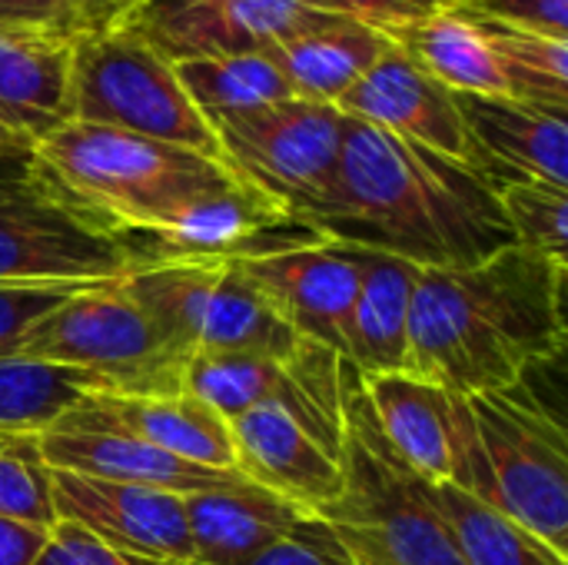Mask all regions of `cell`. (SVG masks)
I'll return each mask as SVG.
<instances>
[{
    "mask_svg": "<svg viewBox=\"0 0 568 565\" xmlns=\"http://www.w3.org/2000/svg\"><path fill=\"white\" fill-rule=\"evenodd\" d=\"M0 519L50 529L57 523L50 466L30 430H0Z\"/></svg>",
    "mask_w": 568,
    "mask_h": 565,
    "instance_id": "cell-30",
    "label": "cell"
},
{
    "mask_svg": "<svg viewBox=\"0 0 568 565\" xmlns=\"http://www.w3.org/2000/svg\"><path fill=\"white\" fill-rule=\"evenodd\" d=\"M346 17L336 0H143L123 30L153 47L163 60L266 53L286 37Z\"/></svg>",
    "mask_w": 568,
    "mask_h": 565,
    "instance_id": "cell-11",
    "label": "cell"
},
{
    "mask_svg": "<svg viewBox=\"0 0 568 565\" xmlns=\"http://www.w3.org/2000/svg\"><path fill=\"white\" fill-rule=\"evenodd\" d=\"M566 270V260L516 243L463 270H423L409 310L406 376L476 396L559 360Z\"/></svg>",
    "mask_w": 568,
    "mask_h": 565,
    "instance_id": "cell-2",
    "label": "cell"
},
{
    "mask_svg": "<svg viewBox=\"0 0 568 565\" xmlns=\"http://www.w3.org/2000/svg\"><path fill=\"white\" fill-rule=\"evenodd\" d=\"M359 383L383 436L406 466L429 483H453V393L406 373L359 376Z\"/></svg>",
    "mask_w": 568,
    "mask_h": 565,
    "instance_id": "cell-25",
    "label": "cell"
},
{
    "mask_svg": "<svg viewBox=\"0 0 568 565\" xmlns=\"http://www.w3.org/2000/svg\"><path fill=\"white\" fill-rule=\"evenodd\" d=\"M456 103L493 186L542 180L568 190V110L476 93H456Z\"/></svg>",
    "mask_w": 568,
    "mask_h": 565,
    "instance_id": "cell-18",
    "label": "cell"
},
{
    "mask_svg": "<svg viewBox=\"0 0 568 565\" xmlns=\"http://www.w3.org/2000/svg\"><path fill=\"white\" fill-rule=\"evenodd\" d=\"M140 3L143 0H73V13L80 33H103L123 27Z\"/></svg>",
    "mask_w": 568,
    "mask_h": 565,
    "instance_id": "cell-38",
    "label": "cell"
},
{
    "mask_svg": "<svg viewBox=\"0 0 568 565\" xmlns=\"http://www.w3.org/2000/svg\"><path fill=\"white\" fill-rule=\"evenodd\" d=\"M73 120L173 143L220 160L216 137L183 93L176 70L130 30L73 37Z\"/></svg>",
    "mask_w": 568,
    "mask_h": 565,
    "instance_id": "cell-8",
    "label": "cell"
},
{
    "mask_svg": "<svg viewBox=\"0 0 568 565\" xmlns=\"http://www.w3.org/2000/svg\"><path fill=\"white\" fill-rule=\"evenodd\" d=\"M50 496L57 519L87 529L113 549L153 563H193L183 496L176 493L50 470Z\"/></svg>",
    "mask_w": 568,
    "mask_h": 565,
    "instance_id": "cell-14",
    "label": "cell"
},
{
    "mask_svg": "<svg viewBox=\"0 0 568 565\" xmlns=\"http://www.w3.org/2000/svg\"><path fill=\"white\" fill-rule=\"evenodd\" d=\"M183 513L193 546L190 565L250 563L310 516L250 480L190 493L183 496Z\"/></svg>",
    "mask_w": 568,
    "mask_h": 565,
    "instance_id": "cell-21",
    "label": "cell"
},
{
    "mask_svg": "<svg viewBox=\"0 0 568 565\" xmlns=\"http://www.w3.org/2000/svg\"><path fill=\"white\" fill-rule=\"evenodd\" d=\"M30 565H166L153 563V559H140V556H130L123 549H113L106 546L103 539L90 536L87 529L67 523V519H57L50 529H47V539L37 553V559Z\"/></svg>",
    "mask_w": 568,
    "mask_h": 565,
    "instance_id": "cell-34",
    "label": "cell"
},
{
    "mask_svg": "<svg viewBox=\"0 0 568 565\" xmlns=\"http://www.w3.org/2000/svg\"><path fill=\"white\" fill-rule=\"evenodd\" d=\"M469 10L519 30L568 40V0H459Z\"/></svg>",
    "mask_w": 568,
    "mask_h": 565,
    "instance_id": "cell-35",
    "label": "cell"
},
{
    "mask_svg": "<svg viewBox=\"0 0 568 565\" xmlns=\"http://www.w3.org/2000/svg\"><path fill=\"white\" fill-rule=\"evenodd\" d=\"M366 250L310 240L273 253L236 260L243 276L306 343L346 353V323L363 283Z\"/></svg>",
    "mask_w": 568,
    "mask_h": 565,
    "instance_id": "cell-12",
    "label": "cell"
},
{
    "mask_svg": "<svg viewBox=\"0 0 568 565\" xmlns=\"http://www.w3.org/2000/svg\"><path fill=\"white\" fill-rule=\"evenodd\" d=\"M343 7L346 17L353 20H363L369 27H379L383 33H389L393 27L413 20V17H423L436 7H449V3H459V0H336Z\"/></svg>",
    "mask_w": 568,
    "mask_h": 565,
    "instance_id": "cell-37",
    "label": "cell"
},
{
    "mask_svg": "<svg viewBox=\"0 0 568 565\" xmlns=\"http://www.w3.org/2000/svg\"><path fill=\"white\" fill-rule=\"evenodd\" d=\"M100 283H43V280H0V356L17 353L20 340L60 303Z\"/></svg>",
    "mask_w": 568,
    "mask_h": 565,
    "instance_id": "cell-32",
    "label": "cell"
},
{
    "mask_svg": "<svg viewBox=\"0 0 568 565\" xmlns=\"http://www.w3.org/2000/svg\"><path fill=\"white\" fill-rule=\"evenodd\" d=\"M343 493L320 513L353 565H466L433 483L383 436L359 376L343 383Z\"/></svg>",
    "mask_w": 568,
    "mask_h": 565,
    "instance_id": "cell-5",
    "label": "cell"
},
{
    "mask_svg": "<svg viewBox=\"0 0 568 565\" xmlns=\"http://www.w3.org/2000/svg\"><path fill=\"white\" fill-rule=\"evenodd\" d=\"M57 430L123 433L173 453L186 463L236 473L230 423L190 393L170 396H100L87 393L57 423Z\"/></svg>",
    "mask_w": 568,
    "mask_h": 565,
    "instance_id": "cell-16",
    "label": "cell"
},
{
    "mask_svg": "<svg viewBox=\"0 0 568 565\" xmlns=\"http://www.w3.org/2000/svg\"><path fill=\"white\" fill-rule=\"evenodd\" d=\"M133 300L183 353L286 356L300 336L276 316L236 260H183L133 270Z\"/></svg>",
    "mask_w": 568,
    "mask_h": 565,
    "instance_id": "cell-10",
    "label": "cell"
},
{
    "mask_svg": "<svg viewBox=\"0 0 568 565\" xmlns=\"http://www.w3.org/2000/svg\"><path fill=\"white\" fill-rule=\"evenodd\" d=\"M43 463L60 473L93 476L106 483L126 486H153L176 496L203 493L233 486L243 476L230 470H210L186 463L173 453H163L150 443H140L123 433H100V430H57L47 426L37 433Z\"/></svg>",
    "mask_w": 568,
    "mask_h": 565,
    "instance_id": "cell-20",
    "label": "cell"
},
{
    "mask_svg": "<svg viewBox=\"0 0 568 565\" xmlns=\"http://www.w3.org/2000/svg\"><path fill=\"white\" fill-rule=\"evenodd\" d=\"M453 486L503 509L568 559V440L529 383L463 396Z\"/></svg>",
    "mask_w": 568,
    "mask_h": 565,
    "instance_id": "cell-4",
    "label": "cell"
},
{
    "mask_svg": "<svg viewBox=\"0 0 568 565\" xmlns=\"http://www.w3.org/2000/svg\"><path fill=\"white\" fill-rule=\"evenodd\" d=\"M499 210L513 230V243L566 260L568 190L542 180H509L496 186ZM568 263V260H566Z\"/></svg>",
    "mask_w": 568,
    "mask_h": 565,
    "instance_id": "cell-31",
    "label": "cell"
},
{
    "mask_svg": "<svg viewBox=\"0 0 568 565\" xmlns=\"http://www.w3.org/2000/svg\"><path fill=\"white\" fill-rule=\"evenodd\" d=\"M476 17L499 53L513 100L568 110V40L519 30L483 13Z\"/></svg>",
    "mask_w": 568,
    "mask_h": 565,
    "instance_id": "cell-28",
    "label": "cell"
},
{
    "mask_svg": "<svg viewBox=\"0 0 568 565\" xmlns=\"http://www.w3.org/2000/svg\"><path fill=\"white\" fill-rule=\"evenodd\" d=\"M389 47L393 40L379 27L353 17H326L266 53L286 77L293 97L336 107Z\"/></svg>",
    "mask_w": 568,
    "mask_h": 565,
    "instance_id": "cell-24",
    "label": "cell"
},
{
    "mask_svg": "<svg viewBox=\"0 0 568 565\" xmlns=\"http://www.w3.org/2000/svg\"><path fill=\"white\" fill-rule=\"evenodd\" d=\"M123 280L60 303L20 340L17 356L70 370L100 396L183 393L190 353L156 326Z\"/></svg>",
    "mask_w": 568,
    "mask_h": 565,
    "instance_id": "cell-6",
    "label": "cell"
},
{
    "mask_svg": "<svg viewBox=\"0 0 568 565\" xmlns=\"http://www.w3.org/2000/svg\"><path fill=\"white\" fill-rule=\"evenodd\" d=\"M419 266L366 250L363 283L346 323L343 360L359 376L409 373V310L419 283Z\"/></svg>",
    "mask_w": 568,
    "mask_h": 565,
    "instance_id": "cell-22",
    "label": "cell"
},
{
    "mask_svg": "<svg viewBox=\"0 0 568 565\" xmlns=\"http://www.w3.org/2000/svg\"><path fill=\"white\" fill-rule=\"evenodd\" d=\"M243 565H353V559L320 516H306L283 539Z\"/></svg>",
    "mask_w": 568,
    "mask_h": 565,
    "instance_id": "cell-33",
    "label": "cell"
},
{
    "mask_svg": "<svg viewBox=\"0 0 568 565\" xmlns=\"http://www.w3.org/2000/svg\"><path fill=\"white\" fill-rule=\"evenodd\" d=\"M73 40L0 27V127L23 147L73 120Z\"/></svg>",
    "mask_w": 568,
    "mask_h": 565,
    "instance_id": "cell-19",
    "label": "cell"
},
{
    "mask_svg": "<svg viewBox=\"0 0 568 565\" xmlns=\"http://www.w3.org/2000/svg\"><path fill=\"white\" fill-rule=\"evenodd\" d=\"M87 393V383L70 370L23 360L17 353L0 356V430L40 433Z\"/></svg>",
    "mask_w": 568,
    "mask_h": 565,
    "instance_id": "cell-29",
    "label": "cell"
},
{
    "mask_svg": "<svg viewBox=\"0 0 568 565\" xmlns=\"http://www.w3.org/2000/svg\"><path fill=\"white\" fill-rule=\"evenodd\" d=\"M433 500L466 565H568L566 556L549 549L513 516L453 483H433Z\"/></svg>",
    "mask_w": 568,
    "mask_h": 565,
    "instance_id": "cell-26",
    "label": "cell"
},
{
    "mask_svg": "<svg viewBox=\"0 0 568 565\" xmlns=\"http://www.w3.org/2000/svg\"><path fill=\"white\" fill-rule=\"evenodd\" d=\"M386 37L453 93L513 97L499 53L466 3L436 7L393 27Z\"/></svg>",
    "mask_w": 568,
    "mask_h": 565,
    "instance_id": "cell-23",
    "label": "cell"
},
{
    "mask_svg": "<svg viewBox=\"0 0 568 565\" xmlns=\"http://www.w3.org/2000/svg\"><path fill=\"white\" fill-rule=\"evenodd\" d=\"M0 27L43 30L57 37H80L73 0H0Z\"/></svg>",
    "mask_w": 568,
    "mask_h": 565,
    "instance_id": "cell-36",
    "label": "cell"
},
{
    "mask_svg": "<svg viewBox=\"0 0 568 565\" xmlns=\"http://www.w3.org/2000/svg\"><path fill=\"white\" fill-rule=\"evenodd\" d=\"M346 117L379 127L483 173L476 143L459 113L456 93L413 63L396 43L336 103Z\"/></svg>",
    "mask_w": 568,
    "mask_h": 565,
    "instance_id": "cell-15",
    "label": "cell"
},
{
    "mask_svg": "<svg viewBox=\"0 0 568 565\" xmlns=\"http://www.w3.org/2000/svg\"><path fill=\"white\" fill-rule=\"evenodd\" d=\"M7 143H17V140H13V137H10V133H7V130L0 127V147H7Z\"/></svg>",
    "mask_w": 568,
    "mask_h": 565,
    "instance_id": "cell-40",
    "label": "cell"
},
{
    "mask_svg": "<svg viewBox=\"0 0 568 565\" xmlns=\"http://www.w3.org/2000/svg\"><path fill=\"white\" fill-rule=\"evenodd\" d=\"M303 226L419 270H463L513 246L496 186L483 173L353 117L336 183Z\"/></svg>",
    "mask_w": 568,
    "mask_h": 565,
    "instance_id": "cell-1",
    "label": "cell"
},
{
    "mask_svg": "<svg viewBox=\"0 0 568 565\" xmlns=\"http://www.w3.org/2000/svg\"><path fill=\"white\" fill-rule=\"evenodd\" d=\"M43 539H47V529L0 519V565H30L37 559Z\"/></svg>",
    "mask_w": 568,
    "mask_h": 565,
    "instance_id": "cell-39",
    "label": "cell"
},
{
    "mask_svg": "<svg viewBox=\"0 0 568 565\" xmlns=\"http://www.w3.org/2000/svg\"><path fill=\"white\" fill-rule=\"evenodd\" d=\"M143 266L133 240L93 223L30 170L27 147H0V280L110 283Z\"/></svg>",
    "mask_w": 568,
    "mask_h": 565,
    "instance_id": "cell-7",
    "label": "cell"
},
{
    "mask_svg": "<svg viewBox=\"0 0 568 565\" xmlns=\"http://www.w3.org/2000/svg\"><path fill=\"white\" fill-rule=\"evenodd\" d=\"M323 240L286 210L233 180L183 206L166 226L136 236L143 266L183 260H246L283 246Z\"/></svg>",
    "mask_w": 568,
    "mask_h": 565,
    "instance_id": "cell-13",
    "label": "cell"
},
{
    "mask_svg": "<svg viewBox=\"0 0 568 565\" xmlns=\"http://www.w3.org/2000/svg\"><path fill=\"white\" fill-rule=\"evenodd\" d=\"M206 123L226 170L300 223L336 183L346 130L339 107L290 97Z\"/></svg>",
    "mask_w": 568,
    "mask_h": 565,
    "instance_id": "cell-9",
    "label": "cell"
},
{
    "mask_svg": "<svg viewBox=\"0 0 568 565\" xmlns=\"http://www.w3.org/2000/svg\"><path fill=\"white\" fill-rule=\"evenodd\" d=\"M27 160L47 190L126 240L166 226L183 206L236 180L223 160L77 120L27 147Z\"/></svg>",
    "mask_w": 568,
    "mask_h": 565,
    "instance_id": "cell-3",
    "label": "cell"
},
{
    "mask_svg": "<svg viewBox=\"0 0 568 565\" xmlns=\"http://www.w3.org/2000/svg\"><path fill=\"white\" fill-rule=\"evenodd\" d=\"M236 473L296 509L320 516L343 493V463L280 406L230 420Z\"/></svg>",
    "mask_w": 568,
    "mask_h": 565,
    "instance_id": "cell-17",
    "label": "cell"
},
{
    "mask_svg": "<svg viewBox=\"0 0 568 565\" xmlns=\"http://www.w3.org/2000/svg\"><path fill=\"white\" fill-rule=\"evenodd\" d=\"M176 80L203 120L256 110L266 103L290 100L293 90L270 53H233V57H200L173 63Z\"/></svg>",
    "mask_w": 568,
    "mask_h": 565,
    "instance_id": "cell-27",
    "label": "cell"
}]
</instances>
